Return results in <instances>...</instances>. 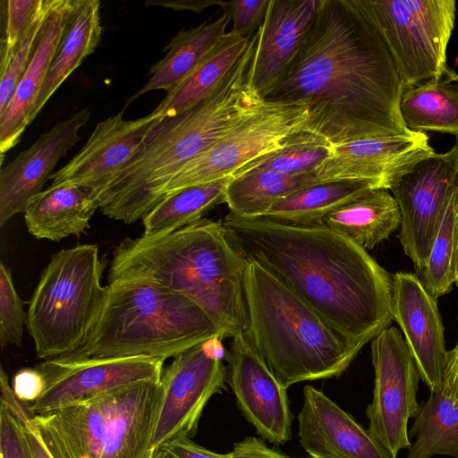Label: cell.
Masks as SVG:
<instances>
[{
    "label": "cell",
    "instance_id": "6da1fadb",
    "mask_svg": "<svg viewBox=\"0 0 458 458\" xmlns=\"http://www.w3.org/2000/svg\"><path fill=\"white\" fill-rule=\"evenodd\" d=\"M404 84L363 0H320L303 45L264 102L304 106L302 131L334 145L404 135Z\"/></svg>",
    "mask_w": 458,
    "mask_h": 458
},
{
    "label": "cell",
    "instance_id": "7a4b0ae2",
    "mask_svg": "<svg viewBox=\"0 0 458 458\" xmlns=\"http://www.w3.org/2000/svg\"><path fill=\"white\" fill-rule=\"evenodd\" d=\"M247 261H256L351 345L391 326L393 275L366 250L324 225L296 226L229 212L221 220Z\"/></svg>",
    "mask_w": 458,
    "mask_h": 458
},
{
    "label": "cell",
    "instance_id": "3957f363",
    "mask_svg": "<svg viewBox=\"0 0 458 458\" xmlns=\"http://www.w3.org/2000/svg\"><path fill=\"white\" fill-rule=\"evenodd\" d=\"M255 47L254 37L206 98L179 114L160 116L123 169L105 187L89 194L105 216L125 224L143 218L185 163L262 105L250 80Z\"/></svg>",
    "mask_w": 458,
    "mask_h": 458
},
{
    "label": "cell",
    "instance_id": "277c9868",
    "mask_svg": "<svg viewBox=\"0 0 458 458\" xmlns=\"http://www.w3.org/2000/svg\"><path fill=\"white\" fill-rule=\"evenodd\" d=\"M247 262L222 221L201 218L166 235L122 241L113 252L108 284L145 281L183 294L232 338L246 328Z\"/></svg>",
    "mask_w": 458,
    "mask_h": 458
},
{
    "label": "cell",
    "instance_id": "5b68a950",
    "mask_svg": "<svg viewBox=\"0 0 458 458\" xmlns=\"http://www.w3.org/2000/svg\"><path fill=\"white\" fill-rule=\"evenodd\" d=\"M243 284L244 334L284 388L339 377L361 350L258 262H247Z\"/></svg>",
    "mask_w": 458,
    "mask_h": 458
},
{
    "label": "cell",
    "instance_id": "8992f818",
    "mask_svg": "<svg viewBox=\"0 0 458 458\" xmlns=\"http://www.w3.org/2000/svg\"><path fill=\"white\" fill-rule=\"evenodd\" d=\"M99 316L74 357L148 356L166 360L225 337L195 301L145 281L108 284Z\"/></svg>",
    "mask_w": 458,
    "mask_h": 458
},
{
    "label": "cell",
    "instance_id": "52a82bcc",
    "mask_svg": "<svg viewBox=\"0 0 458 458\" xmlns=\"http://www.w3.org/2000/svg\"><path fill=\"white\" fill-rule=\"evenodd\" d=\"M104 268L96 244L62 249L51 257L27 312L38 358L67 356L82 346L106 299Z\"/></svg>",
    "mask_w": 458,
    "mask_h": 458
},
{
    "label": "cell",
    "instance_id": "ba28073f",
    "mask_svg": "<svg viewBox=\"0 0 458 458\" xmlns=\"http://www.w3.org/2000/svg\"><path fill=\"white\" fill-rule=\"evenodd\" d=\"M393 55L404 89L438 78L455 22L454 0H363Z\"/></svg>",
    "mask_w": 458,
    "mask_h": 458
},
{
    "label": "cell",
    "instance_id": "9c48e42d",
    "mask_svg": "<svg viewBox=\"0 0 458 458\" xmlns=\"http://www.w3.org/2000/svg\"><path fill=\"white\" fill-rule=\"evenodd\" d=\"M308 118L304 106L263 101L185 163L162 188L157 203L184 188L233 176L250 162L281 148L285 138L302 130Z\"/></svg>",
    "mask_w": 458,
    "mask_h": 458
},
{
    "label": "cell",
    "instance_id": "30bf717a",
    "mask_svg": "<svg viewBox=\"0 0 458 458\" xmlns=\"http://www.w3.org/2000/svg\"><path fill=\"white\" fill-rule=\"evenodd\" d=\"M458 186V139L445 153L422 157L391 184L401 216L398 239L420 276L447 203Z\"/></svg>",
    "mask_w": 458,
    "mask_h": 458
},
{
    "label": "cell",
    "instance_id": "8fae6325",
    "mask_svg": "<svg viewBox=\"0 0 458 458\" xmlns=\"http://www.w3.org/2000/svg\"><path fill=\"white\" fill-rule=\"evenodd\" d=\"M374 389L366 409L369 432L389 454L396 458L411 443L408 421L415 418L420 373L399 329L390 326L371 340Z\"/></svg>",
    "mask_w": 458,
    "mask_h": 458
},
{
    "label": "cell",
    "instance_id": "7c38bea8",
    "mask_svg": "<svg viewBox=\"0 0 458 458\" xmlns=\"http://www.w3.org/2000/svg\"><path fill=\"white\" fill-rule=\"evenodd\" d=\"M165 360L148 356L74 357L46 360L36 369L45 379L30 408L42 414L113 394L132 386L161 380Z\"/></svg>",
    "mask_w": 458,
    "mask_h": 458
},
{
    "label": "cell",
    "instance_id": "4fadbf2b",
    "mask_svg": "<svg viewBox=\"0 0 458 458\" xmlns=\"http://www.w3.org/2000/svg\"><path fill=\"white\" fill-rule=\"evenodd\" d=\"M212 341L181 352L163 371V397L152 440L154 455L170 440L194 436L210 398L226 389L227 369L212 348Z\"/></svg>",
    "mask_w": 458,
    "mask_h": 458
},
{
    "label": "cell",
    "instance_id": "5bb4252c",
    "mask_svg": "<svg viewBox=\"0 0 458 458\" xmlns=\"http://www.w3.org/2000/svg\"><path fill=\"white\" fill-rule=\"evenodd\" d=\"M227 382L237 406L257 433L276 445L292 437L293 416L284 388L244 332L232 337L226 355Z\"/></svg>",
    "mask_w": 458,
    "mask_h": 458
},
{
    "label": "cell",
    "instance_id": "9a60e30c",
    "mask_svg": "<svg viewBox=\"0 0 458 458\" xmlns=\"http://www.w3.org/2000/svg\"><path fill=\"white\" fill-rule=\"evenodd\" d=\"M393 316L430 393L442 390L447 357L437 298L411 272L393 275Z\"/></svg>",
    "mask_w": 458,
    "mask_h": 458
},
{
    "label": "cell",
    "instance_id": "2e32d148",
    "mask_svg": "<svg viewBox=\"0 0 458 458\" xmlns=\"http://www.w3.org/2000/svg\"><path fill=\"white\" fill-rule=\"evenodd\" d=\"M425 132L354 140L333 146L314 171L319 182L358 180L389 191L392 182L415 162L435 150Z\"/></svg>",
    "mask_w": 458,
    "mask_h": 458
},
{
    "label": "cell",
    "instance_id": "e0dca14e",
    "mask_svg": "<svg viewBox=\"0 0 458 458\" xmlns=\"http://www.w3.org/2000/svg\"><path fill=\"white\" fill-rule=\"evenodd\" d=\"M160 116L152 111L125 120L121 112L99 122L81 150L50 176L51 185H76L89 194L98 191L127 164Z\"/></svg>",
    "mask_w": 458,
    "mask_h": 458
},
{
    "label": "cell",
    "instance_id": "ac0fdd59",
    "mask_svg": "<svg viewBox=\"0 0 458 458\" xmlns=\"http://www.w3.org/2000/svg\"><path fill=\"white\" fill-rule=\"evenodd\" d=\"M90 116L88 107L58 122L41 134L0 172V226L24 213L29 201L42 191L58 161L80 140L79 131Z\"/></svg>",
    "mask_w": 458,
    "mask_h": 458
},
{
    "label": "cell",
    "instance_id": "d6986e66",
    "mask_svg": "<svg viewBox=\"0 0 458 458\" xmlns=\"http://www.w3.org/2000/svg\"><path fill=\"white\" fill-rule=\"evenodd\" d=\"M298 437L311 458H392L368 429L316 387L307 385Z\"/></svg>",
    "mask_w": 458,
    "mask_h": 458
},
{
    "label": "cell",
    "instance_id": "ffe728a7",
    "mask_svg": "<svg viewBox=\"0 0 458 458\" xmlns=\"http://www.w3.org/2000/svg\"><path fill=\"white\" fill-rule=\"evenodd\" d=\"M320 0H269L250 67L252 89L263 99L300 52Z\"/></svg>",
    "mask_w": 458,
    "mask_h": 458
},
{
    "label": "cell",
    "instance_id": "44dd1931",
    "mask_svg": "<svg viewBox=\"0 0 458 458\" xmlns=\"http://www.w3.org/2000/svg\"><path fill=\"white\" fill-rule=\"evenodd\" d=\"M162 397L161 380L111 394L99 458H153L152 440Z\"/></svg>",
    "mask_w": 458,
    "mask_h": 458
},
{
    "label": "cell",
    "instance_id": "7402d4cb",
    "mask_svg": "<svg viewBox=\"0 0 458 458\" xmlns=\"http://www.w3.org/2000/svg\"><path fill=\"white\" fill-rule=\"evenodd\" d=\"M74 0H51L32 57L13 100L0 118V152L13 148L31 123V114L42 84L63 38Z\"/></svg>",
    "mask_w": 458,
    "mask_h": 458
},
{
    "label": "cell",
    "instance_id": "603a6c76",
    "mask_svg": "<svg viewBox=\"0 0 458 458\" xmlns=\"http://www.w3.org/2000/svg\"><path fill=\"white\" fill-rule=\"evenodd\" d=\"M110 395L33 416L53 458L100 457Z\"/></svg>",
    "mask_w": 458,
    "mask_h": 458
},
{
    "label": "cell",
    "instance_id": "cb8c5ba5",
    "mask_svg": "<svg viewBox=\"0 0 458 458\" xmlns=\"http://www.w3.org/2000/svg\"><path fill=\"white\" fill-rule=\"evenodd\" d=\"M98 208L96 200L83 188L51 185L29 201L24 212L25 224L37 239L59 242L84 233Z\"/></svg>",
    "mask_w": 458,
    "mask_h": 458
},
{
    "label": "cell",
    "instance_id": "d4e9b609",
    "mask_svg": "<svg viewBox=\"0 0 458 458\" xmlns=\"http://www.w3.org/2000/svg\"><path fill=\"white\" fill-rule=\"evenodd\" d=\"M401 224L397 202L386 189H372L327 214L322 225L364 250L387 240Z\"/></svg>",
    "mask_w": 458,
    "mask_h": 458
},
{
    "label": "cell",
    "instance_id": "484cf974",
    "mask_svg": "<svg viewBox=\"0 0 458 458\" xmlns=\"http://www.w3.org/2000/svg\"><path fill=\"white\" fill-rule=\"evenodd\" d=\"M229 22L227 16L223 14L216 21H207L178 31L166 47L165 55L151 66L150 79L128 100L126 106L148 91L164 89L168 93L174 89L226 34Z\"/></svg>",
    "mask_w": 458,
    "mask_h": 458
},
{
    "label": "cell",
    "instance_id": "4316f807",
    "mask_svg": "<svg viewBox=\"0 0 458 458\" xmlns=\"http://www.w3.org/2000/svg\"><path fill=\"white\" fill-rule=\"evenodd\" d=\"M101 35L100 2L74 0L63 38L36 99L31 122L61 84L95 51Z\"/></svg>",
    "mask_w": 458,
    "mask_h": 458
},
{
    "label": "cell",
    "instance_id": "83f0119b",
    "mask_svg": "<svg viewBox=\"0 0 458 458\" xmlns=\"http://www.w3.org/2000/svg\"><path fill=\"white\" fill-rule=\"evenodd\" d=\"M399 109L408 130L458 139V73L447 67L438 78L405 88Z\"/></svg>",
    "mask_w": 458,
    "mask_h": 458
},
{
    "label": "cell",
    "instance_id": "f1b7e54d",
    "mask_svg": "<svg viewBox=\"0 0 458 458\" xmlns=\"http://www.w3.org/2000/svg\"><path fill=\"white\" fill-rule=\"evenodd\" d=\"M377 188L369 181L319 182L280 199L261 217L289 225H322L323 218L331 211Z\"/></svg>",
    "mask_w": 458,
    "mask_h": 458
},
{
    "label": "cell",
    "instance_id": "f546056e",
    "mask_svg": "<svg viewBox=\"0 0 458 458\" xmlns=\"http://www.w3.org/2000/svg\"><path fill=\"white\" fill-rule=\"evenodd\" d=\"M250 39L231 30L222 38L197 68L153 110L161 116L179 114L206 98L246 50Z\"/></svg>",
    "mask_w": 458,
    "mask_h": 458
},
{
    "label": "cell",
    "instance_id": "4dcf8cb0",
    "mask_svg": "<svg viewBox=\"0 0 458 458\" xmlns=\"http://www.w3.org/2000/svg\"><path fill=\"white\" fill-rule=\"evenodd\" d=\"M319 182L315 174H286L252 169L233 176L225 193L230 212L246 217H261L282 199Z\"/></svg>",
    "mask_w": 458,
    "mask_h": 458
},
{
    "label": "cell",
    "instance_id": "1f68e13d",
    "mask_svg": "<svg viewBox=\"0 0 458 458\" xmlns=\"http://www.w3.org/2000/svg\"><path fill=\"white\" fill-rule=\"evenodd\" d=\"M233 176L193 185L168 195L142 218L146 237L172 233L199 219L225 202V193Z\"/></svg>",
    "mask_w": 458,
    "mask_h": 458
},
{
    "label": "cell",
    "instance_id": "d6a6232c",
    "mask_svg": "<svg viewBox=\"0 0 458 458\" xmlns=\"http://www.w3.org/2000/svg\"><path fill=\"white\" fill-rule=\"evenodd\" d=\"M409 437L414 442L406 458H458V403L442 391L430 393L420 404Z\"/></svg>",
    "mask_w": 458,
    "mask_h": 458
},
{
    "label": "cell",
    "instance_id": "836d02e7",
    "mask_svg": "<svg viewBox=\"0 0 458 458\" xmlns=\"http://www.w3.org/2000/svg\"><path fill=\"white\" fill-rule=\"evenodd\" d=\"M333 146L326 139L301 130L285 138L281 148L250 162L233 176L252 169L293 175L314 174L316 168L331 155Z\"/></svg>",
    "mask_w": 458,
    "mask_h": 458
},
{
    "label": "cell",
    "instance_id": "e575fe53",
    "mask_svg": "<svg viewBox=\"0 0 458 458\" xmlns=\"http://www.w3.org/2000/svg\"><path fill=\"white\" fill-rule=\"evenodd\" d=\"M457 242L458 186L445 208L425 270L419 276L437 299L448 293L455 284Z\"/></svg>",
    "mask_w": 458,
    "mask_h": 458
},
{
    "label": "cell",
    "instance_id": "d590c367",
    "mask_svg": "<svg viewBox=\"0 0 458 458\" xmlns=\"http://www.w3.org/2000/svg\"><path fill=\"white\" fill-rule=\"evenodd\" d=\"M51 4L10 51L0 52V118L9 107L18 84L29 66L38 34Z\"/></svg>",
    "mask_w": 458,
    "mask_h": 458
},
{
    "label": "cell",
    "instance_id": "8d00e7d4",
    "mask_svg": "<svg viewBox=\"0 0 458 458\" xmlns=\"http://www.w3.org/2000/svg\"><path fill=\"white\" fill-rule=\"evenodd\" d=\"M24 301L18 295L10 269L4 262L0 264V344L21 345L23 327L27 326Z\"/></svg>",
    "mask_w": 458,
    "mask_h": 458
},
{
    "label": "cell",
    "instance_id": "74e56055",
    "mask_svg": "<svg viewBox=\"0 0 458 458\" xmlns=\"http://www.w3.org/2000/svg\"><path fill=\"white\" fill-rule=\"evenodd\" d=\"M50 0H4L1 2L3 33L1 51L12 50L37 19L47 9Z\"/></svg>",
    "mask_w": 458,
    "mask_h": 458
},
{
    "label": "cell",
    "instance_id": "f35d334b",
    "mask_svg": "<svg viewBox=\"0 0 458 458\" xmlns=\"http://www.w3.org/2000/svg\"><path fill=\"white\" fill-rule=\"evenodd\" d=\"M269 0L223 1V14L233 22L231 31L241 38L251 39L264 20Z\"/></svg>",
    "mask_w": 458,
    "mask_h": 458
},
{
    "label": "cell",
    "instance_id": "ab89813d",
    "mask_svg": "<svg viewBox=\"0 0 458 458\" xmlns=\"http://www.w3.org/2000/svg\"><path fill=\"white\" fill-rule=\"evenodd\" d=\"M1 458H33L25 424L4 404L0 407Z\"/></svg>",
    "mask_w": 458,
    "mask_h": 458
},
{
    "label": "cell",
    "instance_id": "60d3db41",
    "mask_svg": "<svg viewBox=\"0 0 458 458\" xmlns=\"http://www.w3.org/2000/svg\"><path fill=\"white\" fill-rule=\"evenodd\" d=\"M154 456L158 458H230L229 453H215L196 444L188 437H180L168 441L156 452Z\"/></svg>",
    "mask_w": 458,
    "mask_h": 458
},
{
    "label": "cell",
    "instance_id": "b9f144b4",
    "mask_svg": "<svg viewBox=\"0 0 458 458\" xmlns=\"http://www.w3.org/2000/svg\"><path fill=\"white\" fill-rule=\"evenodd\" d=\"M44 387L45 379L36 368L21 369L13 377V389L17 397L27 403L38 399Z\"/></svg>",
    "mask_w": 458,
    "mask_h": 458
},
{
    "label": "cell",
    "instance_id": "7bdbcfd3",
    "mask_svg": "<svg viewBox=\"0 0 458 458\" xmlns=\"http://www.w3.org/2000/svg\"><path fill=\"white\" fill-rule=\"evenodd\" d=\"M230 458H293L276 449L268 447L256 437H246L233 445Z\"/></svg>",
    "mask_w": 458,
    "mask_h": 458
},
{
    "label": "cell",
    "instance_id": "ee69618b",
    "mask_svg": "<svg viewBox=\"0 0 458 458\" xmlns=\"http://www.w3.org/2000/svg\"><path fill=\"white\" fill-rule=\"evenodd\" d=\"M441 391L458 403V343L453 350L447 352Z\"/></svg>",
    "mask_w": 458,
    "mask_h": 458
},
{
    "label": "cell",
    "instance_id": "f6af8a7d",
    "mask_svg": "<svg viewBox=\"0 0 458 458\" xmlns=\"http://www.w3.org/2000/svg\"><path fill=\"white\" fill-rule=\"evenodd\" d=\"M222 4L223 0H156L145 3L146 5H160L174 10H191L197 13H201L211 5L221 6Z\"/></svg>",
    "mask_w": 458,
    "mask_h": 458
},
{
    "label": "cell",
    "instance_id": "bcb514c9",
    "mask_svg": "<svg viewBox=\"0 0 458 458\" xmlns=\"http://www.w3.org/2000/svg\"><path fill=\"white\" fill-rule=\"evenodd\" d=\"M32 418L24 422V424L33 458H53Z\"/></svg>",
    "mask_w": 458,
    "mask_h": 458
},
{
    "label": "cell",
    "instance_id": "7dc6e473",
    "mask_svg": "<svg viewBox=\"0 0 458 458\" xmlns=\"http://www.w3.org/2000/svg\"><path fill=\"white\" fill-rule=\"evenodd\" d=\"M455 284L458 286V242H457L456 263H455Z\"/></svg>",
    "mask_w": 458,
    "mask_h": 458
},
{
    "label": "cell",
    "instance_id": "c3c4849f",
    "mask_svg": "<svg viewBox=\"0 0 458 458\" xmlns=\"http://www.w3.org/2000/svg\"><path fill=\"white\" fill-rule=\"evenodd\" d=\"M153 458H158V457H157V456H154Z\"/></svg>",
    "mask_w": 458,
    "mask_h": 458
},
{
    "label": "cell",
    "instance_id": "681fc988",
    "mask_svg": "<svg viewBox=\"0 0 458 458\" xmlns=\"http://www.w3.org/2000/svg\"><path fill=\"white\" fill-rule=\"evenodd\" d=\"M311 458V457H310Z\"/></svg>",
    "mask_w": 458,
    "mask_h": 458
}]
</instances>
